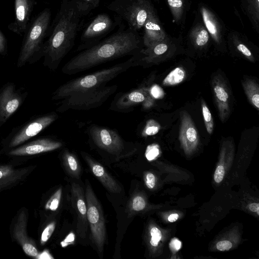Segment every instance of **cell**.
<instances>
[{
    "label": "cell",
    "instance_id": "6da1fadb",
    "mask_svg": "<svg viewBox=\"0 0 259 259\" xmlns=\"http://www.w3.org/2000/svg\"><path fill=\"white\" fill-rule=\"evenodd\" d=\"M143 46L139 32L126 27L122 21L114 33L73 57L63 66L62 72L73 75L84 71L110 61L134 56Z\"/></svg>",
    "mask_w": 259,
    "mask_h": 259
},
{
    "label": "cell",
    "instance_id": "7a4b0ae2",
    "mask_svg": "<svg viewBox=\"0 0 259 259\" xmlns=\"http://www.w3.org/2000/svg\"><path fill=\"white\" fill-rule=\"evenodd\" d=\"M82 18L71 0H62L60 9L50 27L44 50V65L56 71L72 49L82 26Z\"/></svg>",
    "mask_w": 259,
    "mask_h": 259
},
{
    "label": "cell",
    "instance_id": "3957f363",
    "mask_svg": "<svg viewBox=\"0 0 259 259\" xmlns=\"http://www.w3.org/2000/svg\"><path fill=\"white\" fill-rule=\"evenodd\" d=\"M139 57V53L123 62L70 80L59 87L52 94V99L63 100L78 93L106 85L129 68L138 66Z\"/></svg>",
    "mask_w": 259,
    "mask_h": 259
},
{
    "label": "cell",
    "instance_id": "277c9868",
    "mask_svg": "<svg viewBox=\"0 0 259 259\" xmlns=\"http://www.w3.org/2000/svg\"><path fill=\"white\" fill-rule=\"evenodd\" d=\"M51 11L45 8L31 20L24 33L17 66L32 64L43 57L46 38L51 26Z\"/></svg>",
    "mask_w": 259,
    "mask_h": 259
},
{
    "label": "cell",
    "instance_id": "5b68a950",
    "mask_svg": "<svg viewBox=\"0 0 259 259\" xmlns=\"http://www.w3.org/2000/svg\"><path fill=\"white\" fill-rule=\"evenodd\" d=\"M107 8L138 32L155 11L152 0H114Z\"/></svg>",
    "mask_w": 259,
    "mask_h": 259
},
{
    "label": "cell",
    "instance_id": "8992f818",
    "mask_svg": "<svg viewBox=\"0 0 259 259\" xmlns=\"http://www.w3.org/2000/svg\"><path fill=\"white\" fill-rule=\"evenodd\" d=\"M116 85H104L68 96L59 102L56 110L60 113L69 110H88L97 108L116 92Z\"/></svg>",
    "mask_w": 259,
    "mask_h": 259
},
{
    "label": "cell",
    "instance_id": "52a82bcc",
    "mask_svg": "<svg viewBox=\"0 0 259 259\" xmlns=\"http://www.w3.org/2000/svg\"><path fill=\"white\" fill-rule=\"evenodd\" d=\"M122 21L117 15L112 18L105 13L98 14L83 28L76 51L81 52L97 45L113 31Z\"/></svg>",
    "mask_w": 259,
    "mask_h": 259
},
{
    "label": "cell",
    "instance_id": "ba28073f",
    "mask_svg": "<svg viewBox=\"0 0 259 259\" xmlns=\"http://www.w3.org/2000/svg\"><path fill=\"white\" fill-rule=\"evenodd\" d=\"M85 185L87 220L90 227L92 240L100 254L103 251L106 240L105 219L102 207L88 181H86Z\"/></svg>",
    "mask_w": 259,
    "mask_h": 259
},
{
    "label": "cell",
    "instance_id": "9c48e42d",
    "mask_svg": "<svg viewBox=\"0 0 259 259\" xmlns=\"http://www.w3.org/2000/svg\"><path fill=\"white\" fill-rule=\"evenodd\" d=\"M87 134L98 148L116 156L124 154L126 149L132 146L116 130L109 127L93 124L89 127Z\"/></svg>",
    "mask_w": 259,
    "mask_h": 259
},
{
    "label": "cell",
    "instance_id": "30bf717a",
    "mask_svg": "<svg viewBox=\"0 0 259 259\" xmlns=\"http://www.w3.org/2000/svg\"><path fill=\"white\" fill-rule=\"evenodd\" d=\"M59 116L52 112L36 117L14 128L5 141L9 148L18 146L37 135L56 121Z\"/></svg>",
    "mask_w": 259,
    "mask_h": 259
},
{
    "label": "cell",
    "instance_id": "8fae6325",
    "mask_svg": "<svg viewBox=\"0 0 259 259\" xmlns=\"http://www.w3.org/2000/svg\"><path fill=\"white\" fill-rule=\"evenodd\" d=\"M27 95L24 90L13 82H7L0 89V127L20 107Z\"/></svg>",
    "mask_w": 259,
    "mask_h": 259
},
{
    "label": "cell",
    "instance_id": "7c38bea8",
    "mask_svg": "<svg viewBox=\"0 0 259 259\" xmlns=\"http://www.w3.org/2000/svg\"><path fill=\"white\" fill-rule=\"evenodd\" d=\"M199 15L211 39L218 47L224 45L227 34L225 24L216 13L203 3L198 5Z\"/></svg>",
    "mask_w": 259,
    "mask_h": 259
},
{
    "label": "cell",
    "instance_id": "4fadbf2b",
    "mask_svg": "<svg viewBox=\"0 0 259 259\" xmlns=\"http://www.w3.org/2000/svg\"><path fill=\"white\" fill-rule=\"evenodd\" d=\"M37 2L35 0H15V18L8 28L11 31L22 35L30 22V17Z\"/></svg>",
    "mask_w": 259,
    "mask_h": 259
},
{
    "label": "cell",
    "instance_id": "5bb4252c",
    "mask_svg": "<svg viewBox=\"0 0 259 259\" xmlns=\"http://www.w3.org/2000/svg\"><path fill=\"white\" fill-rule=\"evenodd\" d=\"M147 97L145 88L138 89L126 93H119L111 102L110 109L118 112H130L138 105L145 102Z\"/></svg>",
    "mask_w": 259,
    "mask_h": 259
},
{
    "label": "cell",
    "instance_id": "9a60e30c",
    "mask_svg": "<svg viewBox=\"0 0 259 259\" xmlns=\"http://www.w3.org/2000/svg\"><path fill=\"white\" fill-rule=\"evenodd\" d=\"M72 202L77 213L76 232L82 238L85 237L88 229L87 207L85 193L78 184L72 183Z\"/></svg>",
    "mask_w": 259,
    "mask_h": 259
},
{
    "label": "cell",
    "instance_id": "2e32d148",
    "mask_svg": "<svg viewBox=\"0 0 259 259\" xmlns=\"http://www.w3.org/2000/svg\"><path fill=\"white\" fill-rule=\"evenodd\" d=\"M63 143L50 138L38 139L12 149L8 153L12 156H27L50 152L61 148Z\"/></svg>",
    "mask_w": 259,
    "mask_h": 259
},
{
    "label": "cell",
    "instance_id": "e0dca14e",
    "mask_svg": "<svg viewBox=\"0 0 259 259\" xmlns=\"http://www.w3.org/2000/svg\"><path fill=\"white\" fill-rule=\"evenodd\" d=\"M143 46L147 48L165 38L168 34L158 17L156 10L149 16L143 28Z\"/></svg>",
    "mask_w": 259,
    "mask_h": 259
},
{
    "label": "cell",
    "instance_id": "ac0fdd59",
    "mask_svg": "<svg viewBox=\"0 0 259 259\" xmlns=\"http://www.w3.org/2000/svg\"><path fill=\"white\" fill-rule=\"evenodd\" d=\"M179 138L183 147L187 151L194 149L198 142L197 129L191 116L185 111L181 112Z\"/></svg>",
    "mask_w": 259,
    "mask_h": 259
},
{
    "label": "cell",
    "instance_id": "d6986e66",
    "mask_svg": "<svg viewBox=\"0 0 259 259\" xmlns=\"http://www.w3.org/2000/svg\"><path fill=\"white\" fill-rule=\"evenodd\" d=\"M215 102L222 122L228 117L230 112L229 95L227 85L220 75L215 76L212 82Z\"/></svg>",
    "mask_w": 259,
    "mask_h": 259
},
{
    "label": "cell",
    "instance_id": "ffe728a7",
    "mask_svg": "<svg viewBox=\"0 0 259 259\" xmlns=\"http://www.w3.org/2000/svg\"><path fill=\"white\" fill-rule=\"evenodd\" d=\"M81 154L92 173L108 191L113 193H119L121 192L120 186L100 163L84 152H81Z\"/></svg>",
    "mask_w": 259,
    "mask_h": 259
},
{
    "label": "cell",
    "instance_id": "44dd1931",
    "mask_svg": "<svg viewBox=\"0 0 259 259\" xmlns=\"http://www.w3.org/2000/svg\"><path fill=\"white\" fill-rule=\"evenodd\" d=\"M188 42L196 49H203L210 42V36L201 17L197 15L187 34Z\"/></svg>",
    "mask_w": 259,
    "mask_h": 259
},
{
    "label": "cell",
    "instance_id": "7402d4cb",
    "mask_svg": "<svg viewBox=\"0 0 259 259\" xmlns=\"http://www.w3.org/2000/svg\"><path fill=\"white\" fill-rule=\"evenodd\" d=\"M26 217L24 211L19 215L14 229V236L22 245L24 251L34 258L38 252L32 240L28 239L26 233Z\"/></svg>",
    "mask_w": 259,
    "mask_h": 259
},
{
    "label": "cell",
    "instance_id": "603a6c76",
    "mask_svg": "<svg viewBox=\"0 0 259 259\" xmlns=\"http://www.w3.org/2000/svg\"><path fill=\"white\" fill-rule=\"evenodd\" d=\"M172 15L173 21L184 28L189 8L188 0H165Z\"/></svg>",
    "mask_w": 259,
    "mask_h": 259
},
{
    "label": "cell",
    "instance_id": "cb8c5ba5",
    "mask_svg": "<svg viewBox=\"0 0 259 259\" xmlns=\"http://www.w3.org/2000/svg\"><path fill=\"white\" fill-rule=\"evenodd\" d=\"M241 7L252 26L259 32V0H241Z\"/></svg>",
    "mask_w": 259,
    "mask_h": 259
},
{
    "label": "cell",
    "instance_id": "d4e9b609",
    "mask_svg": "<svg viewBox=\"0 0 259 259\" xmlns=\"http://www.w3.org/2000/svg\"><path fill=\"white\" fill-rule=\"evenodd\" d=\"M228 41L242 55L250 60H253V56L250 49L245 44V37L239 32L231 30L227 33Z\"/></svg>",
    "mask_w": 259,
    "mask_h": 259
},
{
    "label": "cell",
    "instance_id": "484cf974",
    "mask_svg": "<svg viewBox=\"0 0 259 259\" xmlns=\"http://www.w3.org/2000/svg\"><path fill=\"white\" fill-rule=\"evenodd\" d=\"M24 170H17L9 165H0V190L19 179Z\"/></svg>",
    "mask_w": 259,
    "mask_h": 259
},
{
    "label": "cell",
    "instance_id": "4316f807",
    "mask_svg": "<svg viewBox=\"0 0 259 259\" xmlns=\"http://www.w3.org/2000/svg\"><path fill=\"white\" fill-rule=\"evenodd\" d=\"M62 159L68 174L73 177L78 178L80 174V167L75 155L67 149H65L62 153Z\"/></svg>",
    "mask_w": 259,
    "mask_h": 259
},
{
    "label": "cell",
    "instance_id": "83f0119b",
    "mask_svg": "<svg viewBox=\"0 0 259 259\" xmlns=\"http://www.w3.org/2000/svg\"><path fill=\"white\" fill-rule=\"evenodd\" d=\"M80 17L83 18L89 14L100 5L101 0H71Z\"/></svg>",
    "mask_w": 259,
    "mask_h": 259
},
{
    "label": "cell",
    "instance_id": "f1b7e54d",
    "mask_svg": "<svg viewBox=\"0 0 259 259\" xmlns=\"http://www.w3.org/2000/svg\"><path fill=\"white\" fill-rule=\"evenodd\" d=\"M245 94L250 102L257 110L259 108V87L253 80L246 79L242 82Z\"/></svg>",
    "mask_w": 259,
    "mask_h": 259
},
{
    "label": "cell",
    "instance_id": "f546056e",
    "mask_svg": "<svg viewBox=\"0 0 259 259\" xmlns=\"http://www.w3.org/2000/svg\"><path fill=\"white\" fill-rule=\"evenodd\" d=\"M185 77V72L182 67H178L172 70L164 79L162 84L165 86L178 84L181 83Z\"/></svg>",
    "mask_w": 259,
    "mask_h": 259
},
{
    "label": "cell",
    "instance_id": "4dcf8cb0",
    "mask_svg": "<svg viewBox=\"0 0 259 259\" xmlns=\"http://www.w3.org/2000/svg\"><path fill=\"white\" fill-rule=\"evenodd\" d=\"M146 206L144 198L139 194L133 195L128 204L129 215H133L135 212L143 210Z\"/></svg>",
    "mask_w": 259,
    "mask_h": 259
},
{
    "label": "cell",
    "instance_id": "1f68e13d",
    "mask_svg": "<svg viewBox=\"0 0 259 259\" xmlns=\"http://www.w3.org/2000/svg\"><path fill=\"white\" fill-rule=\"evenodd\" d=\"M201 108L206 131L209 134H211L213 129V118L210 110L203 100L201 101Z\"/></svg>",
    "mask_w": 259,
    "mask_h": 259
},
{
    "label": "cell",
    "instance_id": "d6a6232c",
    "mask_svg": "<svg viewBox=\"0 0 259 259\" xmlns=\"http://www.w3.org/2000/svg\"><path fill=\"white\" fill-rule=\"evenodd\" d=\"M62 188L58 189L50 197L45 205V209L52 211L56 210L59 205L62 197Z\"/></svg>",
    "mask_w": 259,
    "mask_h": 259
},
{
    "label": "cell",
    "instance_id": "836d02e7",
    "mask_svg": "<svg viewBox=\"0 0 259 259\" xmlns=\"http://www.w3.org/2000/svg\"><path fill=\"white\" fill-rule=\"evenodd\" d=\"M161 126L160 124L154 119H149L142 132L143 136H153L157 134Z\"/></svg>",
    "mask_w": 259,
    "mask_h": 259
},
{
    "label": "cell",
    "instance_id": "e575fe53",
    "mask_svg": "<svg viewBox=\"0 0 259 259\" xmlns=\"http://www.w3.org/2000/svg\"><path fill=\"white\" fill-rule=\"evenodd\" d=\"M56 227V223L53 222L47 226L44 230L40 238V244L45 245L50 238L53 233Z\"/></svg>",
    "mask_w": 259,
    "mask_h": 259
},
{
    "label": "cell",
    "instance_id": "d590c367",
    "mask_svg": "<svg viewBox=\"0 0 259 259\" xmlns=\"http://www.w3.org/2000/svg\"><path fill=\"white\" fill-rule=\"evenodd\" d=\"M159 153V145L156 144H152L147 146L145 152V156L147 160L151 161L158 157Z\"/></svg>",
    "mask_w": 259,
    "mask_h": 259
},
{
    "label": "cell",
    "instance_id": "8d00e7d4",
    "mask_svg": "<svg viewBox=\"0 0 259 259\" xmlns=\"http://www.w3.org/2000/svg\"><path fill=\"white\" fill-rule=\"evenodd\" d=\"M150 244L152 247H157L162 237L161 231L156 227H152L150 230Z\"/></svg>",
    "mask_w": 259,
    "mask_h": 259
},
{
    "label": "cell",
    "instance_id": "74e56055",
    "mask_svg": "<svg viewBox=\"0 0 259 259\" xmlns=\"http://www.w3.org/2000/svg\"><path fill=\"white\" fill-rule=\"evenodd\" d=\"M149 94L152 97L156 99L162 98L165 95L163 89L157 84L151 87L149 90Z\"/></svg>",
    "mask_w": 259,
    "mask_h": 259
},
{
    "label": "cell",
    "instance_id": "f35d334b",
    "mask_svg": "<svg viewBox=\"0 0 259 259\" xmlns=\"http://www.w3.org/2000/svg\"><path fill=\"white\" fill-rule=\"evenodd\" d=\"M8 47L7 38L0 29V55L3 56L8 54Z\"/></svg>",
    "mask_w": 259,
    "mask_h": 259
},
{
    "label": "cell",
    "instance_id": "ab89813d",
    "mask_svg": "<svg viewBox=\"0 0 259 259\" xmlns=\"http://www.w3.org/2000/svg\"><path fill=\"white\" fill-rule=\"evenodd\" d=\"M225 175V169L223 166H218L215 171L214 180L217 183H220L223 179Z\"/></svg>",
    "mask_w": 259,
    "mask_h": 259
},
{
    "label": "cell",
    "instance_id": "60d3db41",
    "mask_svg": "<svg viewBox=\"0 0 259 259\" xmlns=\"http://www.w3.org/2000/svg\"><path fill=\"white\" fill-rule=\"evenodd\" d=\"M145 182L149 189H153L155 185V178L154 175L151 172L147 173L145 177Z\"/></svg>",
    "mask_w": 259,
    "mask_h": 259
},
{
    "label": "cell",
    "instance_id": "b9f144b4",
    "mask_svg": "<svg viewBox=\"0 0 259 259\" xmlns=\"http://www.w3.org/2000/svg\"><path fill=\"white\" fill-rule=\"evenodd\" d=\"M232 247V243L228 240H222L217 244V248L220 251H227Z\"/></svg>",
    "mask_w": 259,
    "mask_h": 259
},
{
    "label": "cell",
    "instance_id": "7bdbcfd3",
    "mask_svg": "<svg viewBox=\"0 0 259 259\" xmlns=\"http://www.w3.org/2000/svg\"><path fill=\"white\" fill-rule=\"evenodd\" d=\"M75 240V235L73 232H70L65 239L61 242V245L62 247H65L70 244L74 243Z\"/></svg>",
    "mask_w": 259,
    "mask_h": 259
},
{
    "label": "cell",
    "instance_id": "ee69618b",
    "mask_svg": "<svg viewBox=\"0 0 259 259\" xmlns=\"http://www.w3.org/2000/svg\"><path fill=\"white\" fill-rule=\"evenodd\" d=\"M181 242L176 238H172L169 243V248L172 252L178 251L181 247Z\"/></svg>",
    "mask_w": 259,
    "mask_h": 259
},
{
    "label": "cell",
    "instance_id": "f6af8a7d",
    "mask_svg": "<svg viewBox=\"0 0 259 259\" xmlns=\"http://www.w3.org/2000/svg\"><path fill=\"white\" fill-rule=\"evenodd\" d=\"M37 259H52L54 258L49 251L48 250H44L42 252L38 253V254L34 257Z\"/></svg>",
    "mask_w": 259,
    "mask_h": 259
},
{
    "label": "cell",
    "instance_id": "bcb514c9",
    "mask_svg": "<svg viewBox=\"0 0 259 259\" xmlns=\"http://www.w3.org/2000/svg\"><path fill=\"white\" fill-rule=\"evenodd\" d=\"M249 209L252 212H256L258 214L259 204L257 203H252L249 205Z\"/></svg>",
    "mask_w": 259,
    "mask_h": 259
},
{
    "label": "cell",
    "instance_id": "7dc6e473",
    "mask_svg": "<svg viewBox=\"0 0 259 259\" xmlns=\"http://www.w3.org/2000/svg\"><path fill=\"white\" fill-rule=\"evenodd\" d=\"M179 214L177 213H172L169 215L168 220L170 222H174L176 221L179 218Z\"/></svg>",
    "mask_w": 259,
    "mask_h": 259
}]
</instances>
